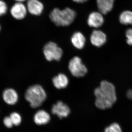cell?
Listing matches in <instances>:
<instances>
[{
	"mask_svg": "<svg viewBox=\"0 0 132 132\" xmlns=\"http://www.w3.org/2000/svg\"><path fill=\"white\" fill-rule=\"evenodd\" d=\"M76 13L73 10L67 7L60 10L55 8L50 13V18L51 21L59 27H66L71 25L75 19Z\"/></svg>",
	"mask_w": 132,
	"mask_h": 132,
	"instance_id": "cell-2",
	"label": "cell"
},
{
	"mask_svg": "<svg viewBox=\"0 0 132 132\" xmlns=\"http://www.w3.org/2000/svg\"><path fill=\"white\" fill-rule=\"evenodd\" d=\"M126 36L127 38V42L129 45H132V29H128L126 31Z\"/></svg>",
	"mask_w": 132,
	"mask_h": 132,
	"instance_id": "cell-20",
	"label": "cell"
},
{
	"mask_svg": "<svg viewBox=\"0 0 132 132\" xmlns=\"http://www.w3.org/2000/svg\"><path fill=\"white\" fill-rule=\"evenodd\" d=\"M74 2L78 3H83L87 1L88 0H72Z\"/></svg>",
	"mask_w": 132,
	"mask_h": 132,
	"instance_id": "cell-23",
	"label": "cell"
},
{
	"mask_svg": "<svg viewBox=\"0 0 132 132\" xmlns=\"http://www.w3.org/2000/svg\"><path fill=\"white\" fill-rule=\"evenodd\" d=\"M127 97L130 99H132V90H130L127 93Z\"/></svg>",
	"mask_w": 132,
	"mask_h": 132,
	"instance_id": "cell-22",
	"label": "cell"
},
{
	"mask_svg": "<svg viewBox=\"0 0 132 132\" xmlns=\"http://www.w3.org/2000/svg\"><path fill=\"white\" fill-rule=\"evenodd\" d=\"M11 120L14 125L18 126L21 123L22 118L21 116L19 113L17 112H13L11 114L10 116Z\"/></svg>",
	"mask_w": 132,
	"mask_h": 132,
	"instance_id": "cell-17",
	"label": "cell"
},
{
	"mask_svg": "<svg viewBox=\"0 0 132 132\" xmlns=\"http://www.w3.org/2000/svg\"><path fill=\"white\" fill-rule=\"evenodd\" d=\"M27 11V7L22 3L16 2L12 6L10 12L15 19L21 20L26 17Z\"/></svg>",
	"mask_w": 132,
	"mask_h": 132,
	"instance_id": "cell-7",
	"label": "cell"
},
{
	"mask_svg": "<svg viewBox=\"0 0 132 132\" xmlns=\"http://www.w3.org/2000/svg\"><path fill=\"white\" fill-rule=\"evenodd\" d=\"M7 10V6L6 3L2 0H0V16L5 14Z\"/></svg>",
	"mask_w": 132,
	"mask_h": 132,
	"instance_id": "cell-19",
	"label": "cell"
},
{
	"mask_svg": "<svg viewBox=\"0 0 132 132\" xmlns=\"http://www.w3.org/2000/svg\"><path fill=\"white\" fill-rule=\"evenodd\" d=\"M1 26H0V31H1Z\"/></svg>",
	"mask_w": 132,
	"mask_h": 132,
	"instance_id": "cell-25",
	"label": "cell"
},
{
	"mask_svg": "<svg viewBox=\"0 0 132 132\" xmlns=\"http://www.w3.org/2000/svg\"><path fill=\"white\" fill-rule=\"evenodd\" d=\"M27 9L31 14L35 15H40L44 9V6L39 0H28L27 3Z\"/></svg>",
	"mask_w": 132,
	"mask_h": 132,
	"instance_id": "cell-10",
	"label": "cell"
},
{
	"mask_svg": "<svg viewBox=\"0 0 132 132\" xmlns=\"http://www.w3.org/2000/svg\"><path fill=\"white\" fill-rule=\"evenodd\" d=\"M15 1L17 2L22 3L24 2V1H26V0H15Z\"/></svg>",
	"mask_w": 132,
	"mask_h": 132,
	"instance_id": "cell-24",
	"label": "cell"
},
{
	"mask_svg": "<svg viewBox=\"0 0 132 132\" xmlns=\"http://www.w3.org/2000/svg\"><path fill=\"white\" fill-rule=\"evenodd\" d=\"M104 132H122L120 126L118 123H113L107 127Z\"/></svg>",
	"mask_w": 132,
	"mask_h": 132,
	"instance_id": "cell-18",
	"label": "cell"
},
{
	"mask_svg": "<svg viewBox=\"0 0 132 132\" xmlns=\"http://www.w3.org/2000/svg\"><path fill=\"white\" fill-rule=\"evenodd\" d=\"M3 123L6 127L8 128H11L13 126L11 118L10 117H6L3 120Z\"/></svg>",
	"mask_w": 132,
	"mask_h": 132,
	"instance_id": "cell-21",
	"label": "cell"
},
{
	"mask_svg": "<svg viewBox=\"0 0 132 132\" xmlns=\"http://www.w3.org/2000/svg\"><path fill=\"white\" fill-rule=\"evenodd\" d=\"M94 93L96 98L95 105L99 109L111 108L117 100L114 86L107 81H101L100 86L95 90Z\"/></svg>",
	"mask_w": 132,
	"mask_h": 132,
	"instance_id": "cell-1",
	"label": "cell"
},
{
	"mask_svg": "<svg viewBox=\"0 0 132 132\" xmlns=\"http://www.w3.org/2000/svg\"><path fill=\"white\" fill-rule=\"evenodd\" d=\"M102 14L100 12H92L87 19L88 25L91 27L98 28L102 26L104 20Z\"/></svg>",
	"mask_w": 132,
	"mask_h": 132,
	"instance_id": "cell-8",
	"label": "cell"
},
{
	"mask_svg": "<svg viewBox=\"0 0 132 132\" xmlns=\"http://www.w3.org/2000/svg\"><path fill=\"white\" fill-rule=\"evenodd\" d=\"M99 11L103 14L111 12L113 7L115 0H96Z\"/></svg>",
	"mask_w": 132,
	"mask_h": 132,
	"instance_id": "cell-13",
	"label": "cell"
},
{
	"mask_svg": "<svg viewBox=\"0 0 132 132\" xmlns=\"http://www.w3.org/2000/svg\"><path fill=\"white\" fill-rule=\"evenodd\" d=\"M71 42L75 47L78 49H81L85 46L86 39L82 33L76 32L71 37Z\"/></svg>",
	"mask_w": 132,
	"mask_h": 132,
	"instance_id": "cell-14",
	"label": "cell"
},
{
	"mask_svg": "<svg viewBox=\"0 0 132 132\" xmlns=\"http://www.w3.org/2000/svg\"><path fill=\"white\" fill-rule=\"evenodd\" d=\"M90 39L92 45L97 47H100L106 42V36L102 31L95 30L92 32Z\"/></svg>",
	"mask_w": 132,
	"mask_h": 132,
	"instance_id": "cell-9",
	"label": "cell"
},
{
	"mask_svg": "<svg viewBox=\"0 0 132 132\" xmlns=\"http://www.w3.org/2000/svg\"><path fill=\"white\" fill-rule=\"evenodd\" d=\"M52 81L55 87L58 89L65 88L69 83L68 78L63 73H60L55 76L53 78Z\"/></svg>",
	"mask_w": 132,
	"mask_h": 132,
	"instance_id": "cell-15",
	"label": "cell"
},
{
	"mask_svg": "<svg viewBox=\"0 0 132 132\" xmlns=\"http://www.w3.org/2000/svg\"><path fill=\"white\" fill-rule=\"evenodd\" d=\"M43 53L45 59L48 61H59L62 57L63 51L56 43L50 42L44 46Z\"/></svg>",
	"mask_w": 132,
	"mask_h": 132,
	"instance_id": "cell-4",
	"label": "cell"
},
{
	"mask_svg": "<svg viewBox=\"0 0 132 132\" xmlns=\"http://www.w3.org/2000/svg\"><path fill=\"white\" fill-rule=\"evenodd\" d=\"M3 98L6 104L10 105H14L18 101L19 96L17 92L14 89L7 88L3 92Z\"/></svg>",
	"mask_w": 132,
	"mask_h": 132,
	"instance_id": "cell-11",
	"label": "cell"
},
{
	"mask_svg": "<svg viewBox=\"0 0 132 132\" xmlns=\"http://www.w3.org/2000/svg\"><path fill=\"white\" fill-rule=\"evenodd\" d=\"M119 20L123 25H132V12L127 10L122 12L120 15Z\"/></svg>",
	"mask_w": 132,
	"mask_h": 132,
	"instance_id": "cell-16",
	"label": "cell"
},
{
	"mask_svg": "<svg viewBox=\"0 0 132 132\" xmlns=\"http://www.w3.org/2000/svg\"><path fill=\"white\" fill-rule=\"evenodd\" d=\"M50 116L46 111L40 110L36 113L34 117L35 123L38 126L47 124L50 120Z\"/></svg>",
	"mask_w": 132,
	"mask_h": 132,
	"instance_id": "cell-12",
	"label": "cell"
},
{
	"mask_svg": "<svg viewBox=\"0 0 132 132\" xmlns=\"http://www.w3.org/2000/svg\"><path fill=\"white\" fill-rule=\"evenodd\" d=\"M69 69L72 75L76 78H81L86 75L87 72L86 67L82 63L79 57L75 56L69 61Z\"/></svg>",
	"mask_w": 132,
	"mask_h": 132,
	"instance_id": "cell-5",
	"label": "cell"
},
{
	"mask_svg": "<svg viewBox=\"0 0 132 132\" xmlns=\"http://www.w3.org/2000/svg\"><path fill=\"white\" fill-rule=\"evenodd\" d=\"M25 98L32 108L39 107L46 100L47 94L45 90L40 85H33L27 90Z\"/></svg>",
	"mask_w": 132,
	"mask_h": 132,
	"instance_id": "cell-3",
	"label": "cell"
},
{
	"mask_svg": "<svg viewBox=\"0 0 132 132\" xmlns=\"http://www.w3.org/2000/svg\"><path fill=\"white\" fill-rule=\"evenodd\" d=\"M71 110L69 107L62 101H58L52 106V113L57 116L60 119L67 118Z\"/></svg>",
	"mask_w": 132,
	"mask_h": 132,
	"instance_id": "cell-6",
	"label": "cell"
}]
</instances>
